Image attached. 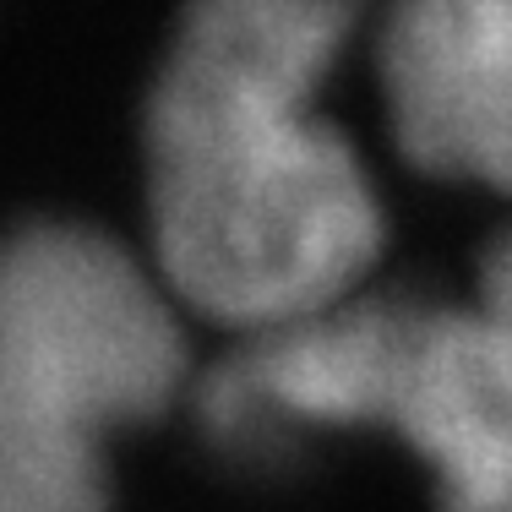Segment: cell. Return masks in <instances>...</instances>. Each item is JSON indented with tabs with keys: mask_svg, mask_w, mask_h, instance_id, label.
<instances>
[{
	"mask_svg": "<svg viewBox=\"0 0 512 512\" xmlns=\"http://www.w3.org/2000/svg\"><path fill=\"white\" fill-rule=\"evenodd\" d=\"M349 28L344 6L213 0L180 17L148 88L158 278L246 338L355 300L382 256V191L316 109Z\"/></svg>",
	"mask_w": 512,
	"mask_h": 512,
	"instance_id": "6da1fadb",
	"label": "cell"
},
{
	"mask_svg": "<svg viewBox=\"0 0 512 512\" xmlns=\"http://www.w3.org/2000/svg\"><path fill=\"white\" fill-rule=\"evenodd\" d=\"M186 387L164 278L82 218L0 235V512H115L109 442Z\"/></svg>",
	"mask_w": 512,
	"mask_h": 512,
	"instance_id": "7a4b0ae2",
	"label": "cell"
},
{
	"mask_svg": "<svg viewBox=\"0 0 512 512\" xmlns=\"http://www.w3.org/2000/svg\"><path fill=\"white\" fill-rule=\"evenodd\" d=\"M414 311V295H355L251 333L191 398L207 453L240 474H289L316 442L382 431Z\"/></svg>",
	"mask_w": 512,
	"mask_h": 512,
	"instance_id": "3957f363",
	"label": "cell"
},
{
	"mask_svg": "<svg viewBox=\"0 0 512 512\" xmlns=\"http://www.w3.org/2000/svg\"><path fill=\"white\" fill-rule=\"evenodd\" d=\"M387 131L420 175L512 197V0H414L376 33Z\"/></svg>",
	"mask_w": 512,
	"mask_h": 512,
	"instance_id": "277c9868",
	"label": "cell"
},
{
	"mask_svg": "<svg viewBox=\"0 0 512 512\" xmlns=\"http://www.w3.org/2000/svg\"><path fill=\"white\" fill-rule=\"evenodd\" d=\"M382 431L442 512H512V338L480 306L420 300Z\"/></svg>",
	"mask_w": 512,
	"mask_h": 512,
	"instance_id": "5b68a950",
	"label": "cell"
},
{
	"mask_svg": "<svg viewBox=\"0 0 512 512\" xmlns=\"http://www.w3.org/2000/svg\"><path fill=\"white\" fill-rule=\"evenodd\" d=\"M474 306L512 338V224L480 256V300H474Z\"/></svg>",
	"mask_w": 512,
	"mask_h": 512,
	"instance_id": "8992f818",
	"label": "cell"
}]
</instances>
